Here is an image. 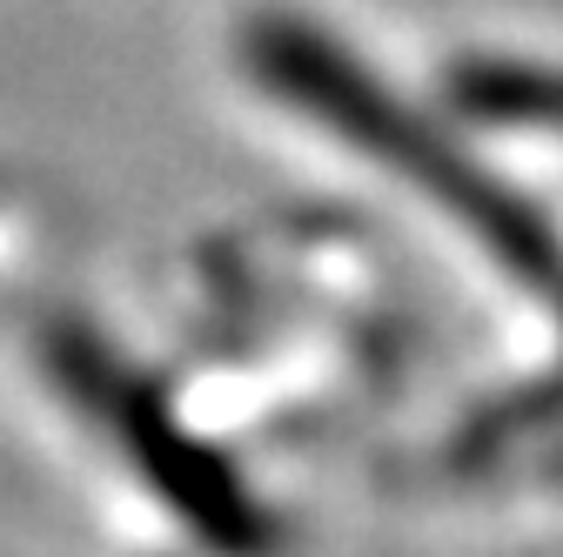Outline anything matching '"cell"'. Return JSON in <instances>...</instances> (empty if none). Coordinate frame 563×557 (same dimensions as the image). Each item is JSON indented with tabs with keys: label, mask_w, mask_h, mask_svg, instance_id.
I'll list each match as a JSON object with an SVG mask.
<instances>
[{
	"label": "cell",
	"mask_w": 563,
	"mask_h": 557,
	"mask_svg": "<svg viewBox=\"0 0 563 557\" xmlns=\"http://www.w3.org/2000/svg\"><path fill=\"white\" fill-rule=\"evenodd\" d=\"M443 88L470 121L563 134V67L510 61V54H470V61H450Z\"/></svg>",
	"instance_id": "cell-3"
},
{
	"label": "cell",
	"mask_w": 563,
	"mask_h": 557,
	"mask_svg": "<svg viewBox=\"0 0 563 557\" xmlns=\"http://www.w3.org/2000/svg\"><path fill=\"white\" fill-rule=\"evenodd\" d=\"M242 67L282 108L309 114L335 142H349L356 155H369L389 175H402L409 188H422L450 222H463L497 255L517 283L563 290V242L537 216V201H523L510 182L476 168L430 114H416L376 67H363L329 28H316L289 8L249 14L242 21Z\"/></svg>",
	"instance_id": "cell-1"
},
{
	"label": "cell",
	"mask_w": 563,
	"mask_h": 557,
	"mask_svg": "<svg viewBox=\"0 0 563 557\" xmlns=\"http://www.w3.org/2000/svg\"><path fill=\"white\" fill-rule=\"evenodd\" d=\"M54 376L121 444V457L141 470V483H155L162 504L195 524L201 544H216L222 557H255L268 544L262 511L249 504V491L229 477V463L216 450H201L168 416V403L141 376H128V363H114L101 342H88L75 329H54Z\"/></svg>",
	"instance_id": "cell-2"
}]
</instances>
